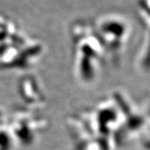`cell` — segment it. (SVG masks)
Returning a JSON list of instances; mask_svg holds the SVG:
<instances>
[{
    "label": "cell",
    "mask_w": 150,
    "mask_h": 150,
    "mask_svg": "<svg viewBox=\"0 0 150 150\" xmlns=\"http://www.w3.org/2000/svg\"><path fill=\"white\" fill-rule=\"evenodd\" d=\"M145 65L147 66L146 68L147 69H149L150 68V47L149 49V52H148V54H147V56H146V58H145Z\"/></svg>",
    "instance_id": "6da1fadb"
}]
</instances>
